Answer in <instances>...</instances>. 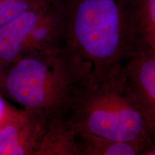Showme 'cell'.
<instances>
[{
	"label": "cell",
	"instance_id": "1",
	"mask_svg": "<svg viewBox=\"0 0 155 155\" xmlns=\"http://www.w3.org/2000/svg\"><path fill=\"white\" fill-rule=\"evenodd\" d=\"M67 48L99 77L121 67L150 45L140 0H63Z\"/></svg>",
	"mask_w": 155,
	"mask_h": 155
},
{
	"label": "cell",
	"instance_id": "2",
	"mask_svg": "<svg viewBox=\"0 0 155 155\" xmlns=\"http://www.w3.org/2000/svg\"><path fill=\"white\" fill-rule=\"evenodd\" d=\"M91 67L63 45L23 57L9 72L7 88L13 99L48 119L67 116L73 95Z\"/></svg>",
	"mask_w": 155,
	"mask_h": 155
},
{
	"label": "cell",
	"instance_id": "3",
	"mask_svg": "<svg viewBox=\"0 0 155 155\" xmlns=\"http://www.w3.org/2000/svg\"><path fill=\"white\" fill-rule=\"evenodd\" d=\"M67 116L78 134L151 142L123 65L99 77L88 75L73 95Z\"/></svg>",
	"mask_w": 155,
	"mask_h": 155
},
{
	"label": "cell",
	"instance_id": "4",
	"mask_svg": "<svg viewBox=\"0 0 155 155\" xmlns=\"http://www.w3.org/2000/svg\"><path fill=\"white\" fill-rule=\"evenodd\" d=\"M135 99L144 118L147 136L155 141V50L147 48L123 65Z\"/></svg>",
	"mask_w": 155,
	"mask_h": 155
},
{
	"label": "cell",
	"instance_id": "5",
	"mask_svg": "<svg viewBox=\"0 0 155 155\" xmlns=\"http://www.w3.org/2000/svg\"><path fill=\"white\" fill-rule=\"evenodd\" d=\"M54 1L42 0L33 8L0 27V59L12 61L21 54H25L23 57L27 55L31 35Z\"/></svg>",
	"mask_w": 155,
	"mask_h": 155
},
{
	"label": "cell",
	"instance_id": "6",
	"mask_svg": "<svg viewBox=\"0 0 155 155\" xmlns=\"http://www.w3.org/2000/svg\"><path fill=\"white\" fill-rule=\"evenodd\" d=\"M35 154L81 155L78 131L67 116L48 120Z\"/></svg>",
	"mask_w": 155,
	"mask_h": 155
},
{
	"label": "cell",
	"instance_id": "7",
	"mask_svg": "<svg viewBox=\"0 0 155 155\" xmlns=\"http://www.w3.org/2000/svg\"><path fill=\"white\" fill-rule=\"evenodd\" d=\"M81 155H142L149 141H120L78 134Z\"/></svg>",
	"mask_w": 155,
	"mask_h": 155
},
{
	"label": "cell",
	"instance_id": "8",
	"mask_svg": "<svg viewBox=\"0 0 155 155\" xmlns=\"http://www.w3.org/2000/svg\"><path fill=\"white\" fill-rule=\"evenodd\" d=\"M41 1L42 0H0V27L33 8Z\"/></svg>",
	"mask_w": 155,
	"mask_h": 155
},
{
	"label": "cell",
	"instance_id": "9",
	"mask_svg": "<svg viewBox=\"0 0 155 155\" xmlns=\"http://www.w3.org/2000/svg\"><path fill=\"white\" fill-rule=\"evenodd\" d=\"M140 4L143 25L148 41L155 33V0H140Z\"/></svg>",
	"mask_w": 155,
	"mask_h": 155
},
{
	"label": "cell",
	"instance_id": "10",
	"mask_svg": "<svg viewBox=\"0 0 155 155\" xmlns=\"http://www.w3.org/2000/svg\"><path fill=\"white\" fill-rule=\"evenodd\" d=\"M142 155H155V141L151 142L146 150L142 153Z\"/></svg>",
	"mask_w": 155,
	"mask_h": 155
},
{
	"label": "cell",
	"instance_id": "11",
	"mask_svg": "<svg viewBox=\"0 0 155 155\" xmlns=\"http://www.w3.org/2000/svg\"><path fill=\"white\" fill-rule=\"evenodd\" d=\"M6 111V106L4 101L0 98V120L3 118L4 115L5 114Z\"/></svg>",
	"mask_w": 155,
	"mask_h": 155
}]
</instances>
